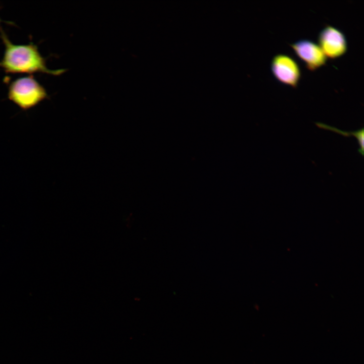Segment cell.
<instances>
[{"label": "cell", "mask_w": 364, "mask_h": 364, "mask_svg": "<svg viewBox=\"0 0 364 364\" xmlns=\"http://www.w3.org/2000/svg\"><path fill=\"white\" fill-rule=\"evenodd\" d=\"M0 37L5 47L4 56L0 61V68L6 73H41L59 75L67 71L64 69L51 70L48 68L46 59L33 42L27 44H14L2 28H0Z\"/></svg>", "instance_id": "obj_1"}, {"label": "cell", "mask_w": 364, "mask_h": 364, "mask_svg": "<svg viewBox=\"0 0 364 364\" xmlns=\"http://www.w3.org/2000/svg\"><path fill=\"white\" fill-rule=\"evenodd\" d=\"M3 21H2V20H1V18H0V24H1V22H3Z\"/></svg>", "instance_id": "obj_7"}, {"label": "cell", "mask_w": 364, "mask_h": 364, "mask_svg": "<svg viewBox=\"0 0 364 364\" xmlns=\"http://www.w3.org/2000/svg\"><path fill=\"white\" fill-rule=\"evenodd\" d=\"M290 46L309 70H315L326 64V56L320 47L312 41L299 40Z\"/></svg>", "instance_id": "obj_5"}, {"label": "cell", "mask_w": 364, "mask_h": 364, "mask_svg": "<svg viewBox=\"0 0 364 364\" xmlns=\"http://www.w3.org/2000/svg\"><path fill=\"white\" fill-rule=\"evenodd\" d=\"M316 124L317 126L321 128H325V129H328L329 130H331L332 131L337 132L338 133H340V134H342L344 135L349 136L350 135H352L356 138L358 144L359 145V149H358V152L360 154H361L362 155H363V146H364V140H363V128H361V129H359L357 131H353V132H343L341 130H340L338 129H336L335 128L332 127L331 126H330L329 125L322 124L321 123H316Z\"/></svg>", "instance_id": "obj_6"}, {"label": "cell", "mask_w": 364, "mask_h": 364, "mask_svg": "<svg viewBox=\"0 0 364 364\" xmlns=\"http://www.w3.org/2000/svg\"><path fill=\"white\" fill-rule=\"evenodd\" d=\"M319 46L326 57L331 59L338 58L344 54L347 49L346 37L339 29L327 25L319 33Z\"/></svg>", "instance_id": "obj_4"}, {"label": "cell", "mask_w": 364, "mask_h": 364, "mask_svg": "<svg viewBox=\"0 0 364 364\" xmlns=\"http://www.w3.org/2000/svg\"><path fill=\"white\" fill-rule=\"evenodd\" d=\"M8 99L22 110H28L49 96L32 75L17 78L8 85Z\"/></svg>", "instance_id": "obj_2"}, {"label": "cell", "mask_w": 364, "mask_h": 364, "mask_svg": "<svg viewBox=\"0 0 364 364\" xmlns=\"http://www.w3.org/2000/svg\"><path fill=\"white\" fill-rule=\"evenodd\" d=\"M271 72L276 78L281 82L296 87L301 76L299 67L290 56L278 54L271 62Z\"/></svg>", "instance_id": "obj_3"}]
</instances>
